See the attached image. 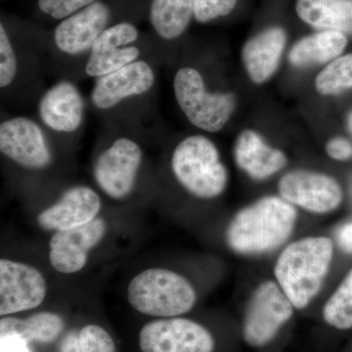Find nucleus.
<instances>
[{"mask_svg":"<svg viewBox=\"0 0 352 352\" xmlns=\"http://www.w3.org/2000/svg\"><path fill=\"white\" fill-rule=\"evenodd\" d=\"M298 212L281 197H263L239 210L226 229L228 247L241 256H261L276 250L295 229Z\"/></svg>","mask_w":352,"mask_h":352,"instance_id":"1","label":"nucleus"},{"mask_svg":"<svg viewBox=\"0 0 352 352\" xmlns=\"http://www.w3.org/2000/svg\"><path fill=\"white\" fill-rule=\"evenodd\" d=\"M333 256V241L324 236L296 241L278 256L275 278L296 309L307 307L320 292Z\"/></svg>","mask_w":352,"mask_h":352,"instance_id":"2","label":"nucleus"},{"mask_svg":"<svg viewBox=\"0 0 352 352\" xmlns=\"http://www.w3.org/2000/svg\"><path fill=\"white\" fill-rule=\"evenodd\" d=\"M170 168L176 182L195 198L212 200L226 191L228 171L217 146L206 136L182 139L171 155Z\"/></svg>","mask_w":352,"mask_h":352,"instance_id":"3","label":"nucleus"},{"mask_svg":"<svg viewBox=\"0 0 352 352\" xmlns=\"http://www.w3.org/2000/svg\"><path fill=\"white\" fill-rule=\"evenodd\" d=\"M127 300L139 314L171 318L189 312L197 293L189 280L175 271L153 267L141 271L127 287Z\"/></svg>","mask_w":352,"mask_h":352,"instance_id":"4","label":"nucleus"},{"mask_svg":"<svg viewBox=\"0 0 352 352\" xmlns=\"http://www.w3.org/2000/svg\"><path fill=\"white\" fill-rule=\"evenodd\" d=\"M173 91L187 120L204 131L217 132L232 117L237 99L233 94L210 92L200 72L184 67L173 78Z\"/></svg>","mask_w":352,"mask_h":352,"instance_id":"5","label":"nucleus"},{"mask_svg":"<svg viewBox=\"0 0 352 352\" xmlns=\"http://www.w3.org/2000/svg\"><path fill=\"white\" fill-rule=\"evenodd\" d=\"M294 305L278 283L265 281L252 292L244 317L247 344L263 346L270 342L294 314Z\"/></svg>","mask_w":352,"mask_h":352,"instance_id":"6","label":"nucleus"},{"mask_svg":"<svg viewBox=\"0 0 352 352\" xmlns=\"http://www.w3.org/2000/svg\"><path fill=\"white\" fill-rule=\"evenodd\" d=\"M143 161L140 145L129 138L116 139L95 161V182L113 200L127 198L134 187Z\"/></svg>","mask_w":352,"mask_h":352,"instance_id":"7","label":"nucleus"},{"mask_svg":"<svg viewBox=\"0 0 352 352\" xmlns=\"http://www.w3.org/2000/svg\"><path fill=\"white\" fill-rule=\"evenodd\" d=\"M214 340L200 324L171 317L145 324L139 333L142 352H212Z\"/></svg>","mask_w":352,"mask_h":352,"instance_id":"8","label":"nucleus"},{"mask_svg":"<svg viewBox=\"0 0 352 352\" xmlns=\"http://www.w3.org/2000/svg\"><path fill=\"white\" fill-rule=\"evenodd\" d=\"M278 190L285 201L316 214L337 210L344 199L342 187L335 178L309 170L287 173L280 180Z\"/></svg>","mask_w":352,"mask_h":352,"instance_id":"9","label":"nucleus"},{"mask_svg":"<svg viewBox=\"0 0 352 352\" xmlns=\"http://www.w3.org/2000/svg\"><path fill=\"white\" fill-rule=\"evenodd\" d=\"M0 151L13 163L41 170L52 162L50 143L43 127L25 117H14L0 124Z\"/></svg>","mask_w":352,"mask_h":352,"instance_id":"10","label":"nucleus"},{"mask_svg":"<svg viewBox=\"0 0 352 352\" xmlns=\"http://www.w3.org/2000/svg\"><path fill=\"white\" fill-rule=\"evenodd\" d=\"M47 286L41 271L30 264L0 261V315L28 311L43 302Z\"/></svg>","mask_w":352,"mask_h":352,"instance_id":"11","label":"nucleus"},{"mask_svg":"<svg viewBox=\"0 0 352 352\" xmlns=\"http://www.w3.org/2000/svg\"><path fill=\"white\" fill-rule=\"evenodd\" d=\"M139 36L138 28L129 21L109 25L89 51L85 74L98 78L138 61L141 54L135 45Z\"/></svg>","mask_w":352,"mask_h":352,"instance_id":"12","label":"nucleus"},{"mask_svg":"<svg viewBox=\"0 0 352 352\" xmlns=\"http://www.w3.org/2000/svg\"><path fill=\"white\" fill-rule=\"evenodd\" d=\"M107 230V222L97 217L87 226L56 231L50 241L51 266L62 274L80 272L87 265L89 252L103 240Z\"/></svg>","mask_w":352,"mask_h":352,"instance_id":"13","label":"nucleus"},{"mask_svg":"<svg viewBox=\"0 0 352 352\" xmlns=\"http://www.w3.org/2000/svg\"><path fill=\"white\" fill-rule=\"evenodd\" d=\"M112 10L97 0L82 10L60 21L53 34L58 50L71 56L89 52L97 38L110 25Z\"/></svg>","mask_w":352,"mask_h":352,"instance_id":"14","label":"nucleus"},{"mask_svg":"<svg viewBox=\"0 0 352 352\" xmlns=\"http://www.w3.org/2000/svg\"><path fill=\"white\" fill-rule=\"evenodd\" d=\"M156 80L154 69L144 60L96 78L91 102L99 110H110L132 97L142 96L152 89Z\"/></svg>","mask_w":352,"mask_h":352,"instance_id":"15","label":"nucleus"},{"mask_svg":"<svg viewBox=\"0 0 352 352\" xmlns=\"http://www.w3.org/2000/svg\"><path fill=\"white\" fill-rule=\"evenodd\" d=\"M101 200L90 187L75 186L38 215V223L46 231H64L87 226L98 217Z\"/></svg>","mask_w":352,"mask_h":352,"instance_id":"16","label":"nucleus"},{"mask_svg":"<svg viewBox=\"0 0 352 352\" xmlns=\"http://www.w3.org/2000/svg\"><path fill=\"white\" fill-rule=\"evenodd\" d=\"M38 113L44 126L51 131L71 133L82 126L85 100L75 83L61 80L44 92Z\"/></svg>","mask_w":352,"mask_h":352,"instance_id":"17","label":"nucleus"},{"mask_svg":"<svg viewBox=\"0 0 352 352\" xmlns=\"http://www.w3.org/2000/svg\"><path fill=\"white\" fill-rule=\"evenodd\" d=\"M287 34L280 27L268 28L248 41L243 63L252 82L263 83L274 75L286 45Z\"/></svg>","mask_w":352,"mask_h":352,"instance_id":"18","label":"nucleus"},{"mask_svg":"<svg viewBox=\"0 0 352 352\" xmlns=\"http://www.w3.org/2000/svg\"><path fill=\"white\" fill-rule=\"evenodd\" d=\"M234 157L240 170L256 180L267 179L287 164L281 150L266 144L256 131H245L238 136Z\"/></svg>","mask_w":352,"mask_h":352,"instance_id":"19","label":"nucleus"},{"mask_svg":"<svg viewBox=\"0 0 352 352\" xmlns=\"http://www.w3.org/2000/svg\"><path fill=\"white\" fill-rule=\"evenodd\" d=\"M296 10L315 29L352 34V0H298Z\"/></svg>","mask_w":352,"mask_h":352,"instance_id":"20","label":"nucleus"},{"mask_svg":"<svg viewBox=\"0 0 352 352\" xmlns=\"http://www.w3.org/2000/svg\"><path fill=\"white\" fill-rule=\"evenodd\" d=\"M347 45L342 32L321 31L298 41L289 51V59L296 67H309L332 62L340 56Z\"/></svg>","mask_w":352,"mask_h":352,"instance_id":"21","label":"nucleus"},{"mask_svg":"<svg viewBox=\"0 0 352 352\" xmlns=\"http://www.w3.org/2000/svg\"><path fill=\"white\" fill-rule=\"evenodd\" d=\"M65 322L60 315L54 312H38L28 318L3 316L0 320V336L15 333L24 338L31 344H50L63 333Z\"/></svg>","mask_w":352,"mask_h":352,"instance_id":"22","label":"nucleus"},{"mask_svg":"<svg viewBox=\"0 0 352 352\" xmlns=\"http://www.w3.org/2000/svg\"><path fill=\"white\" fill-rule=\"evenodd\" d=\"M194 16V0H151L149 20L153 30L166 41L182 36Z\"/></svg>","mask_w":352,"mask_h":352,"instance_id":"23","label":"nucleus"},{"mask_svg":"<svg viewBox=\"0 0 352 352\" xmlns=\"http://www.w3.org/2000/svg\"><path fill=\"white\" fill-rule=\"evenodd\" d=\"M323 318L338 330L352 328V268L324 305Z\"/></svg>","mask_w":352,"mask_h":352,"instance_id":"24","label":"nucleus"},{"mask_svg":"<svg viewBox=\"0 0 352 352\" xmlns=\"http://www.w3.org/2000/svg\"><path fill=\"white\" fill-rule=\"evenodd\" d=\"M315 87L323 95H337L352 89V53L330 62L316 76Z\"/></svg>","mask_w":352,"mask_h":352,"instance_id":"25","label":"nucleus"},{"mask_svg":"<svg viewBox=\"0 0 352 352\" xmlns=\"http://www.w3.org/2000/svg\"><path fill=\"white\" fill-rule=\"evenodd\" d=\"M18 74V58L3 22L0 24V87H10Z\"/></svg>","mask_w":352,"mask_h":352,"instance_id":"26","label":"nucleus"},{"mask_svg":"<svg viewBox=\"0 0 352 352\" xmlns=\"http://www.w3.org/2000/svg\"><path fill=\"white\" fill-rule=\"evenodd\" d=\"M80 352H117L110 333L101 326L89 324L78 333Z\"/></svg>","mask_w":352,"mask_h":352,"instance_id":"27","label":"nucleus"},{"mask_svg":"<svg viewBox=\"0 0 352 352\" xmlns=\"http://www.w3.org/2000/svg\"><path fill=\"white\" fill-rule=\"evenodd\" d=\"M238 0H194V17L199 23L210 21L229 15Z\"/></svg>","mask_w":352,"mask_h":352,"instance_id":"28","label":"nucleus"},{"mask_svg":"<svg viewBox=\"0 0 352 352\" xmlns=\"http://www.w3.org/2000/svg\"><path fill=\"white\" fill-rule=\"evenodd\" d=\"M97 0H38L39 10L52 19L62 21Z\"/></svg>","mask_w":352,"mask_h":352,"instance_id":"29","label":"nucleus"},{"mask_svg":"<svg viewBox=\"0 0 352 352\" xmlns=\"http://www.w3.org/2000/svg\"><path fill=\"white\" fill-rule=\"evenodd\" d=\"M326 152L336 161H346L352 157V144L346 138H333L326 145Z\"/></svg>","mask_w":352,"mask_h":352,"instance_id":"30","label":"nucleus"},{"mask_svg":"<svg viewBox=\"0 0 352 352\" xmlns=\"http://www.w3.org/2000/svg\"><path fill=\"white\" fill-rule=\"evenodd\" d=\"M0 352H31L30 342L15 333L0 336Z\"/></svg>","mask_w":352,"mask_h":352,"instance_id":"31","label":"nucleus"},{"mask_svg":"<svg viewBox=\"0 0 352 352\" xmlns=\"http://www.w3.org/2000/svg\"><path fill=\"white\" fill-rule=\"evenodd\" d=\"M337 241L342 251L352 254V222L340 227L337 233Z\"/></svg>","mask_w":352,"mask_h":352,"instance_id":"32","label":"nucleus"},{"mask_svg":"<svg viewBox=\"0 0 352 352\" xmlns=\"http://www.w3.org/2000/svg\"><path fill=\"white\" fill-rule=\"evenodd\" d=\"M58 352H80L78 333L76 331H69L67 335L64 336L60 342Z\"/></svg>","mask_w":352,"mask_h":352,"instance_id":"33","label":"nucleus"},{"mask_svg":"<svg viewBox=\"0 0 352 352\" xmlns=\"http://www.w3.org/2000/svg\"><path fill=\"white\" fill-rule=\"evenodd\" d=\"M347 124H349V131H351L352 134V112L351 113V115L349 116V120H347Z\"/></svg>","mask_w":352,"mask_h":352,"instance_id":"34","label":"nucleus"}]
</instances>
